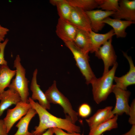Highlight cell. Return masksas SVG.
<instances>
[{
  "mask_svg": "<svg viewBox=\"0 0 135 135\" xmlns=\"http://www.w3.org/2000/svg\"><path fill=\"white\" fill-rule=\"evenodd\" d=\"M112 38L109 39L94 52L95 56L102 60L104 62V68L103 74L109 70L110 66L116 62L117 56L112 44Z\"/></svg>",
  "mask_w": 135,
  "mask_h": 135,
  "instance_id": "obj_7",
  "label": "cell"
},
{
  "mask_svg": "<svg viewBox=\"0 0 135 135\" xmlns=\"http://www.w3.org/2000/svg\"><path fill=\"white\" fill-rule=\"evenodd\" d=\"M118 116L115 115L113 118L90 130L88 135H101L106 131L117 128L118 127L117 120Z\"/></svg>",
  "mask_w": 135,
  "mask_h": 135,
  "instance_id": "obj_22",
  "label": "cell"
},
{
  "mask_svg": "<svg viewBox=\"0 0 135 135\" xmlns=\"http://www.w3.org/2000/svg\"><path fill=\"white\" fill-rule=\"evenodd\" d=\"M119 4L118 10L112 16L114 18L135 22V0H119Z\"/></svg>",
  "mask_w": 135,
  "mask_h": 135,
  "instance_id": "obj_10",
  "label": "cell"
},
{
  "mask_svg": "<svg viewBox=\"0 0 135 135\" xmlns=\"http://www.w3.org/2000/svg\"><path fill=\"white\" fill-rule=\"evenodd\" d=\"M102 22L109 25L113 28L117 38L125 37L127 34L126 32V29L132 24L135 23L134 22L112 18L110 17L104 19Z\"/></svg>",
  "mask_w": 135,
  "mask_h": 135,
  "instance_id": "obj_16",
  "label": "cell"
},
{
  "mask_svg": "<svg viewBox=\"0 0 135 135\" xmlns=\"http://www.w3.org/2000/svg\"><path fill=\"white\" fill-rule=\"evenodd\" d=\"M20 61V56L17 55L14 64V67L16 68L15 77L12 79L8 87L19 94L22 101L28 103L29 81L26 76V69L22 65Z\"/></svg>",
  "mask_w": 135,
  "mask_h": 135,
  "instance_id": "obj_3",
  "label": "cell"
},
{
  "mask_svg": "<svg viewBox=\"0 0 135 135\" xmlns=\"http://www.w3.org/2000/svg\"><path fill=\"white\" fill-rule=\"evenodd\" d=\"M61 0H50V2L52 5L56 6Z\"/></svg>",
  "mask_w": 135,
  "mask_h": 135,
  "instance_id": "obj_34",
  "label": "cell"
},
{
  "mask_svg": "<svg viewBox=\"0 0 135 135\" xmlns=\"http://www.w3.org/2000/svg\"><path fill=\"white\" fill-rule=\"evenodd\" d=\"M123 56L127 60L130 66V69L126 74L120 77L115 76L114 81L117 87L124 90H127V87L135 84V67L131 56L126 53L122 51Z\"/></svg>",
  "mask_w": 135,
  "mask_h": 135,
  "instance_id": "obj_12",
  "label": "cell"
},
{
  "mask_svg": "<svg viewBox=\"0 0 135 135\" xmlns=\"http://www.w3.org/2000/svg\"><path fill=\"white\" fill-rule=\"evenodd\" d=\"M9 31V30L8 28L3 27L0 25V36L4 38Z\"/></svg>",
  "mask_w": 135,
  "mask_h": 135,
  "instance_id": "obj_31",
  "label": "cell"
},
{
  "mask_svg": "<svg viewBox=\"0 0 135 135\" xmlns=\"http://www.w3.org/2000/svg\"><path fill=\"white\" fill-rule=\"evenodd\" d=\"M92 109L90 106L88 104L84 103L79 106L78 110V114L82 118H86L90 114Z\"/></svg>",
  "mask_w": 135,
  "mask_h": 135,
  "instance_id": "obj_26",
  "label": "cell"
},
{
  "mask_svg": "<svg viewBox=\"0 0 135 135\" xmlns=\"http://www.w3.org/2000/svg\"><path fill=\"white\" fill-rule=\"evenodd\" d=\"M85 12L90 19L92 30L96 33L101 30L104 26L105 24L102 22V20L106 18L112 16L114 12L99 9Z\"/></svg>",
  "mask_w": 135,
  "mask_h": 135,
  "instance_id": "obj_13",
  "label": "cell"
},
{
  "mask_svg": "<svg viewBox=\"0 0 135 135\" xmlns=\"http://www.w3.org/2000/svg\"><path fill=\"white\" fill-rule=\"evenodd\" d=\"M113 107L106 106L104 108L100 109L92 116L86 120L90 130L94 128L99 124L114 117L115 115L112 112Z\"/></svg>",
  "mask_w": 135,
  "mask_h": 135,
  "instance_id": "obj_15",
  "label": "cell"
},
{
  "mask_svg": "<svg viewBox=\"0 0 135 135\" xmlns=\"http://www.w3.org/2000/svg\"><path fill=\"white\" fill-rule=\"evenodd\" d=\"M78 30V29L69 21L59 18L58 19L56 32L58 37L64 42H73Z\"/></svg>",
  "mask_w": 135,
  "mask_h": 135,
  "instance_id": "obj_11",
  "label": "cell"
},
{
  "mask_svg": "<svg viewBox=\"0 0 135 135\" xmlns=\"http://www.w3.org/2000/svg\"><path fill=\"white\" fill-rule=\"evenodd\" d=\"M54 134L53 128H52L48 129L42 135H53Z\"/></svg>",
  "mask_w": 135,
  "mask_h": 135,
  "instance_id": "obj_33",
  "label": "cell"
},
{
  "mask_svg": "<svg viewBox=\"0 0 135 135\" xmlns=\"http://www.w3.org/2000/svg\"><path fill=\"white\" fill-rule=\"evenodd\" d=\"M81 135H84V134H81Z\"/></svg>",
  "mask_w": 135,
  "mask_h": 135,
  "instance_id": "obj_37",
  "label": "cell"
},
{
  "mask_svg": "<svg viewBox=\"0 0 135 135\" xmlns=\"http://www.w3.org/2000/svg\"><path fill=\"white\" fill-rule=\"evenodd\" d=\"M130 106V112L128 115L130 117L128 122L130 124L135 125V100H134Z\"/></svg>",
  "mask_w": 135,
  "mask_h": 135,
  "instance_id": "obj_27",
  "label": "cell"
},
{
  "mask_svg": "<svg viewBox=\"0 0 135 135\" xmlns=\"http://www.w3.org/2000/svg\"><path fill=\"white\" fill-rule=\"evenodd\" d=\"M3 120L0 119V135H8Z\"/></svg>",
  "mask_w": 135,
  "mask_h": 135,
  "instance_id": "obj_30",
  "label": "cell"
},
{
  "mask_svg": "<svg viewBox=\"0 0 135 135\" xmlns=\"http://www.w3.org/2000/svg\"><path fill=\"white\" fill-rule=\"evenodd\" d=\"M72 6L79 8L85 11L98 8L100 0H67Z\"/></svg>",
  "mask_w": 135,
  "mask_h": 135,
  "instance_id": "obj_23",
  "label": "cell"
},
{
  "mask_svg": "<svg viewBox=\"0 0 135 135\" xmlns=\"http://www.w3.org/2000/svg\"><path fill=\"white\" fill-rule=\"evenodd\" d=\"M28 101L32 108L36 112L39 119V124L35 127L32 134L42 135L46 130L52 128H60L70 133L80 132V127L74 123L68 116L65 118L57 117L49 112L31 97H29Z\"/></svg>",
  "mask_w": 135,
  "mask_h": 135,
  "instance_id": "obj_1",
  "label": "cell"
},
{
  "mask_svg": "<svg viewBox=\"0 0 135 135\" xmlns=\"http://www.w3.org/2000/svg\"><path fill=\"white\" fill-rule=\"evenodd\" d=\"M0 103V117L4 111L13 104L16 105L21 100L19 94L13 90L8 88L1 94Z\"/></svg>",
  "mask_w": 135,
  "mask_h": 135,
  "instance_id": "obj_17",
  "label": "cell"
},
{
  "mask_svg": "<svg viewBox=\"0 0 135 135\" xmlns=\"http://www.w3.org/2000/svg\"><path fill=\"white\" fill-rule=\"evenodd\" d=\"M32 108L29 102L21 101L16 105L13 108L7 110L6 116L3 120L8 133L15 123L24 116Z\"/></svg>",
  "mask_w": 135,
  "mask_h": 135,
  "instance_id": "obj_6",
  "label": "cell"
},
{
  "mask_svg": "<svg viewBox=\"0 0 135 135\" xmlns=\"http://www.w3.org/2000/svg\"><path fill=\"white\" fill-rule=\"evenodd\" d=\"M2 95L1 94H0V100L2 99Z\"/></svg>",
  "mask_w": 135,
  "mask_h": 135,
  "instance_id": "obj_36",
  "label": "cell"
},
{
  "mask_svg": "<svg viewBox=\"0 0 135 135\" xmlns=\"http://www.w3.org/2000/svg\"><path fill=\"white\" fill-rule=\"evenodd\" d=\"M112 92L115 95L116 100L115 106L112 110L113 114L118 116L125 113L128 115L130 108L128 102L130 92L120 89L115 84H114Z\"/></svg>",
  "mask_w": 135,
  "mask_h": 135,
  "instance_id": "obj_8",
  "label": "cell"
},
{
  "mask_svg": "<svg viewBox=\"0 0 135 135\" xmlns=\"http://www.w3.org/2000/svg\"><path fill=\"white\" fill-rule=\"evenodd\" d=\"M37 114L35 110L31 108L16 125L18 130L13 135H32V132H30L28 131V126L32 119Z\"/></svg>",
  "mask_w": 135,
  "mask_h": 135,
  "instance_id": "obj_20",
  "label": "cell"
},
{
  "mask_svg": "<svg viewBox=\"0 0 135 135\" xmlns=\"http://www.w3.org/2000/svg\"><path fill=\"white\" fill-rule=\"evenodd\" d=\"M69 21L78 29L88 32L92 30L88 16L85 11L79 8L72 6Z\"/></svg>",
  "mask_w": 135,
  "mask_h": 135,
  "instance_id": "obj_9",
  "label": "cell"
},
{
  "mask_svg": "<svg viewBox=\"0 0 135 135\" xmlns=\"http://www.w3.org/2000/svg\"><path fill=\"white\" fill-rule=\"evenodd\" d=\"M32 135H35L34 134H32Z\"/></svg>",
  "mask_w": 135,
  "mask_h": 135,
  "instance_id": "obj_38",
  "label": "cell"
},
{
  "mask_svg": "<svg viewBox=\"0 0 135 135\" xmlns=\"http://www.w3.org/2000/svg\"><path fill=\"white\" fill-rule=\"evenodd\" d=\"M8 40V39H6L2 43L0 46V65L7 64V62L4 58V51L5 46Z\"/></svg>",
  "mask_w": 135,
  "mask_h": 135,
  "instance_id": "obj_28",
  "label": "cell"
},
{
  "mask_svg": "<svg viewBox=\"0 0 135 135\" xmlns=\"http://www.w3.org/2000/svg\"><path fill=\"white\" fill-rule=\"evenodd\" d=\"M71 51L76 62V64L84 77L88 85L96 78L89 64V57L77 46L72 42H64Z\"/></svg>",
  "mask_w": 135,
  "mask_h": 135,
  "instance_id": "obj_4",
  "label": "cell"
},
{
  "mask_svg": "<svg viewBox=\"0 0 135 135\" xmlns=\"http://www.w3.org/2000/svg\"><path fill=\"white\" fill-rule=\"evenodd\" d=\"M59 18L69 21L72 6L67 0H62L56 6Z\"/></svg>",
  "mask_w": 135,
  "mask_h": 135,
  "instance_id": "obj_24",
  "label": "cell"
},
{
  "mask_svg": "<svg viewBox=\"0 0 135 135\" xmlns=\"http://www.w3.org/2000/svg\"><path fill=\"white\" fill-rule=\"evenodd\" d=\"M38 72V69H36L33 73L30 86V90L32 93L31 98L34 101L38 100L39 104L44 108L47 110H50V103L37 82Z\"/></svg>",
  "mask_w": 135,
  "mask_h": 135,
  "instance_id": "obj_14",
  "label": "cell"
},
{
  "mask_svg": "<svg viewBox=\"0 0 135 135\" xmlns=\"http://www.w3.org/2000/svg\"><path fill=\"white\" fill-rule=\"evenodd\" d=\"M4 38L1 36H0V46L2 44L1 42L2 41H4Z\"/></svg>",
  "mask_w": 135,
  "mask_h": 135,
  "instance_id": "obj_35",
  "label": "cell"
},
{
  "mask_svg": "<svg viewBox=\"0 0 135 135\" xmlns=\"http://www.w3.org/2000/svg\"><path fill=\"white\" fill-rule=\"evenodd\" d=\"M16 72V70H11L7 64L0 65V94L8 87Z\"/></svg>",
  "mask_w": 135,
  "mask_h": 135,
  "instance_id": "obj_21",
  "label": "cell"
},
{
  "mask_svg": "<svg viewBox=\"0 0 135 135\" xmlns=\"http://www.w3.org/2000/svg\"><path fill=\"white\" fill-rule=\"evenodd\" d=\"M118 0H100L98 8L107 11L117 12L119 8Z\"/></svg>",
  "mask_w": 135,
  "mask_h": 135,
  "instance_id": "obj_25",
  "label": "cell"
},
{
  "mask_svg": "<svg viewBox=\"0 0 135 135\" xmlns=\"http://www.w3.org/2000/svg\"><path fill=\"white\" fill-rule=\"evenodd\" d=\"M89 32L78 29L73 42L74 44L85 53L88 54L91 50V44Z\"/></svg>",
  "mask_w": 135,
  "mask_h": 135,
  "instance_id": "obj_19",
  "label": "cell"
},
{
  "mask_svg": "<svg viewBox=\"0 0 135 135\" xmlns=\"http://www.w3.org/2000/svg\"><path fill=\"white\" fill-rule=\"evenodd\" d=\"M44 93L50 103L60 106L63 108L64 113L68 115L72 122L75 123L78 120V112L73 109L68 99L59 90L57 87L56 81H54L52 84Z\"/></svg>",
  "mask_w": 135,
  "mask_h": 135,
  "instance_id": "obj_5",
  "label": "cell"
},
{
  "mask_svg": "<svg viewBox=\"0 0 135 135\" xmlns=\"http://www.w3.org/2000/svg\"><path fill=\"white\" fill-rule=\"evenodd\" d=\"M118 65L116 62L107 72L99 78H96L91 83L94 100L97 104L106 100L112 92L113 81Z\"/></svg>",
  "mask_w": 135,
  "mask_h": 135,
  "instance_id": "obj_2",
  "label": "cell"
},
{
  "mask_svg": "<svg viewBox=\"0 0 135 135\" xmlns=\"http://www.w3.org/2000/svg\"><path fill=\"white\" fill-rule=\"evenodd\" d=\"M53 128L54 134L55 135H81L79 133L76 132L72 133H66L62 129L57 128Z\"/></svg>",
  "mask_w": 135,
  "mask_h": 135,
  "instance_id": "obj_29",
  "label": "cell"
},
{
  "mask_svg": "<svg viewBox=\"0 0 135 135\" xmlns=\"http://www.w3.org/2000/svg\"><path fill=\"white\" fill-rule=\"evenodd\" d=\"M89 34L91 44L90 52L91 53L96 51L101 46L115 35L113 29L104 34L98 33L92 30L89 32Z\"/></svg>",
  "mask_w": 135,
  "mask_h": 135,
  "instance_id": "obj_18",
  "label": "cell"
},
{
  "mask_svg": "<svg viewBox=\"0 0 135 135\" xmlns=\"http://www.w3.org/2000/svg\"><path fill=\"white\" fill-rule=\"evenodd\" d=\"M122 135H135V125H132L129 131Z\"/></svg>",
  "mask_w": 135,
  "mask_h": 135,
  "instance_id": "obj_32",
  "label": "cell"
}]
</instances>
